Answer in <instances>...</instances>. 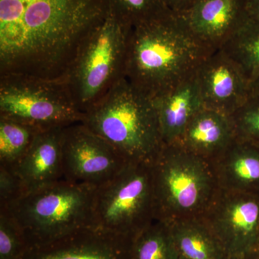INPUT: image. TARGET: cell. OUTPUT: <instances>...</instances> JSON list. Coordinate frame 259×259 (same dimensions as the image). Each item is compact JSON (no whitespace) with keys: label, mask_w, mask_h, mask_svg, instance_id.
I'll list each match as a JSON object with an SVG mask.
<instances>
[{"label":"cell","mask_w":259,"mask_h":259,"mask_svg":"<svg viewBox=\"0 0 259 259\" xmlns=\"http://www.w3.org/2000/svg\"><path fill=\"white\" fill-rule=\"evenodd\" d=\"M169 223L179 259H224L223 245L200 218Z\"/></svg>","instance_id":"18"},{"label":"cell","mask_w":259,"mask_h":259,"mask_svg":"<svg viewBox=\"0 0 259 259\" xmlns=\"http://www.w3.org/2000/svg\"><path fill=\"white\" fill-rule=\"evenodd\" d=\"M247 12L249 18L259 20V0H248Z\"/></svg>","instance_id":"27"},{"label":"cell","mask_w":259,"mask_h":259,"mask_svg":"<svg viewBox=\"0 0 259 259\" xmlns=\"http://www.w3.org/2000/svg\"><path fill=\"white\" fill-rule=\"evenodd\" d=\"M231 117L238 139L259 144V95L251 93Z\"/></svg>","instance_id":"23"},{"label":"cell","mask_w":259,"mask_h":259,"mask_svg":"<svg viewBox=\"0 0 259 259\" xmlns=\"http://www.w3.org/2000/svg\"><path fill=\"white\" fill-rule=\"evenodd\" d=\"M250 89L251 93L259 95V74L250 80Z\"/></svg>","instance_id":"28"},{"label":"cell","mask_w":259,"mask_h":259,"mask_svg":"<svg viewBox=\"0 0 259 259\" xmlns=\"http://www.w3.org/2000/svg\"><path fill=\"white\" fill-rule=\"evenodd\" d=\"M109 0H0V75L64 79Z\"/></svg>","instance_id":"1"},{"label":"cell","mask_w":259,"mask_h":259,"mask_svg":"<svg viewBox=\"0 0 259 259\" xmlns=\"http://www.w3.org/2000/svg\"><path fill=\"white\" fill-rule=\"evenodd\" d=\"M81 122L129 163L153 164L165 146L153 97L125 77L83 114Z\"/></svg>","instance_id":"3"},{"label":"cell","mask_w":259,"mask_h":259,"mask_svg":"<svg viewBox=\"0 0 259 259\" xmlns=\"http://www.w3.org/2000/svg\"><path fill=\"white\" fill-rule=\"evenodd\" d=\"M248 257L249 259H259V248L250 253Z\"/></svg>","instance_id":"30"},{"label":"cell","mask_w":259,"mask_h":259,"mask_svg":"<svg viewBox=\"0 0 259 259\" xmlns=\"http://www.w3.org/2000/svg\"><path fill=\"white\" fill-rule=\"evenodd\" d=\"M40 130L0 116V166L15 169Z\"/></svg>","instance_id":"20"},{"label":"cell","mask_w":259,"mask_h":259,"mask_svg":"<svg viewBox=\"0 0 259 259\" xmlns=\"http://www.w3.org/2000/svg\"><path fill=\"white\" fill-rule=\"evenodd\" d=\"M248 0H202L184 14L191 31L204 46L218 50L249 18Z\"/></svg>","instance_id":"13"},{"label":"cell","mask_w":259,"mask_h":259,"mask_svg":"<svg viewBox=\"0 0 259 259\" xmlns=\"http://www.w3.org/2000/svg\"><path fill=\"white\" fill-rule=\"evenodd\" d=\"M131 28L110 9L80 45L65 79L82 115L124 77Z\"/></svg>","instance_id":"6"},{"label":"cell","mask_w":259,"mask_h":259,"mask_svg":"<svg viewBox=\"0 0 259 259\" xmlns=\"http://www.w3.org/2000/svg\"><path fill=\"white\" fill-rule=\"evenodd\" d=\"M131 259H179L170 223L155 220L135 237Z\"/></svg>","instance_id":"21"},{"label":"cell","mask_w":259,"mask_h":259,"mask_svg":"<svg viewBox=\"0 0 259 259\" xmlns=\"http://www.w3.org/2000/svg\"><path fill=\"white\" fill-rule=\"evenodd\" d=\"M27 248L18 223L8 213L0 212V259H21Z\"/></svg>","instance_id":"24"},{"label":"cell","mask_w":259,"mask_h":259,"mask_svg":"<svg viewBox=\"0 0 259 259\" xmlns=\"http://www.w3.org/2000/svg\"><path fill=\"white\" fill-rule=\"evenodd\" d=\"M236 139L231 115L203 107L189 122L178 144L211 161Z\"/></svg>","instance_id":"17"},{"label":"cell","mask_w":259,"mask_h":259,"mask_svg":"<svg viewBox=\"0 0 259 259\" xmlns=\"http://www.w3.org/2000/svg\"><path fill=\"white\" fill-rule=\"evenodd\" d=\"M0 116L47 129L81 122L66 79L0 75Z\"/></svg>","instance_id":"8"},{"label":"cell","mask_w":259,"mask_h":259,"mask_svg":"<svg viewBox=\"0 0 259 259\" xmlns=\"http://www.w3.org/2000/svg\"><path fill=\"white\" fill-rule=\"evenodd\" d=\"M134 239L88 227L56 241L28 247L21 259H131Z\"/></svg>","instance_id":"12"},{"label":"cell","mask_w":259,"mask_h":259,"mask_svg":"<svg viewBox=\"0 0 259 259\" xmlns=\"http://www.w3.org/2000/svg\"><path fill=\"white\" fill-rule=\"evenodd\" d=\"M228 254L248 255L258 248L259 194L219 189L200 216Z\"/></svg>","instance_id":"9"},{"label":"cell","mask_w":259,"mask_h":259,"mask_svg":"<svg viewBox=\"0 0 259 259\" xmlns=\"http://www.w3.org/2000/svg\"><path fill=\"white\" fill-rule=\"evenodd\" d=\"M213 51L192 33L182 15L169 11L131 28L124 77L154 97L195 74Z\"/></svg>","instance_id":"2"},{"label":"cell","mask_w":259,"mask_h":259,"mask_svg":"<svg viewBox=\"0 0 259 259\" xmlns=\"http://www.w3.org/2000/svg\"><path fill=\"white\" fill-rule=\"evenodd\" d=\"M156 217L152 164L130 163L95 190L93 226L134 238Z\"/></svg>","instance_id":"7"},{"label":"cell","mask_w":259,"mask_h":259,"mask_svg":"<svg viewBox=\"0 0 259 259\" xmlns=\"http://www.w3.org/2000/svg\"><path fill=\"white\" fill-rule=\"evenodd\" d=\"M221 49L250 81L259 74V20L248 18Z\"/></svg>","instance_id":"19"},{"label":"cell","mask_w":259,"mask_h":259,"mask_svg":"<svg viewBox=\"0 0 259 259\" xmlns=\"http://www.w3.org/2000/svg\"><path fill=\"white\" fill-rule=\"evenodd\" d=\"M24 194L25 189L16 171L0 166V209L9 207Z\"/></svg>","instance_id":"25"},{"label":"cell","mask_w":259,"mask_h":259,"mask_svg":"<svg viewBox=\"0 0 259 259\" xmlns=\"http://www.w3.org/2000/svg\"><path fill=\"white\" fill-rule=\"evenodd\" d=\"M195 75L206 108L231 115L251 95L250 79L221 49L211 53Z\"/></svg>","instance_id":"11"},{"label":"cell","mask_w":259,"mask_h":259,"mask_svg":"<svg viewBox=\"0 0 259 259\" xmlns=\"http://www.w3.org/2000/svg\"><path fill=\"white\" fill-rule=\"evenodd\" d=\"M195 74L153 97L164 145L179 143L192 117L204 107Z\"/></svg>","instance_id":"15"},{"label":"cell","mask_w":259,"mask_h":259,"mask_svg":"<svg viewBox=\"0 0 259 259\" xmlns=\"http://www.w3.org/2000/svg\"><path fill=\"white\" fill-rule=\"evenodd\" d=\"M110 144L81 122L64 129V180L97 187L127 164Z\"/></svg>","instance_id":"10"},{"label":"cell","mask_w":259,"mask_h":259,"mask_svg":"<svg viewBox=\"0 0 259 259\" xmlns=\"http://www.w3.org/2000/svg\"><path fill=\"white\" fill-rule=\"evenodd\" d=\"M96 187L63 180L27 192L0 212L9 214L28 247L45 244L93 226Z\"/></svg>","instance_id":"4"},{"label":"cell","mask_w":259,"mask_h":259,"mask_svg":"<svg viewBox=\"0 0 259 259\" xmlns=\"http://www.w3.org/2000/svg\"><path fill=\"white\" fill-rule=\"evenodd\" d=\"M210 163L219 189L259 194V144L236 137Z\"/></svg>","instance_id":"16"},{"label":"cell","mask_w":259,"mask_h":259,"mask_svg":"<svg viewBox=\"0 0 259 259\" xmlns=\"http://www.w3.org/2000/svg\"><path fill=\"white\" fill-rule=\"evenodd\" d=\"M258 248H259V241H258Z\"/></svg>","instance_id":"31"},{"label":"cell","mask_w":259,"mask_h":259,"mask_svg":"<svg viewBox=\"0 0 259 259\" xmlns=\"http://www.w3.org/2000/svg\"><path fill=\"white\" fill-rule=\"evenodd\" d=\"M110 9L131 27L171 11L162 0H109Z\"/></svg>","instance_id":"22"},{"label":"cell","mask_w":259,"mask_h":259,"mask_svg":"<svg viewBox=\"0 0 259 259\" xmlns=\"http://www.w3.org/2000/svg\"><path fill=\"white\" fill-rule=\"evenodd\" d=\"M224 259H249L248 255L228 254L227 253Z\"/></svg>","instance_id":"29"},{"label":"cell","mask_w":259,"mask_h":259,"mask_svg":"<svg viewBox=\"0 0 259 259\" xmlns=\"http://www.w3.org/2000/svg\"><path fill=\"white\" fill-rule=\"evenodd\" d=\"M171 11L177 14H184L202 0H162Z\"/></svg>","instance_id":"26"},{"label":"cell","mask_w":259,"mask_h":259,"mask_svg":"<svg viewBox=\"0 0 259 259\" xmlns=\"http://www.w3.org/2000/svg\"><path fill=\"white\" fill-rule=\"evenodd\" d=\"M65 127L40 130L15 167L25 193L64 180Z\"/></svg>","instance_id":"14"},{"label":"cell","mask_w":259,"mask_h":259,"mask_svg":"<svg viewBox=\"0 0 259 259\" xmlns=\"http://www.w3.org/2000/svg\"><path fill=\"white\" fill-rule=\"evenodd\" d=\"M152 169L158 220L200 217L219 190L210 161L178 143L165 145Z\"/></svg>","instance_id":"5"}]
</instances>
